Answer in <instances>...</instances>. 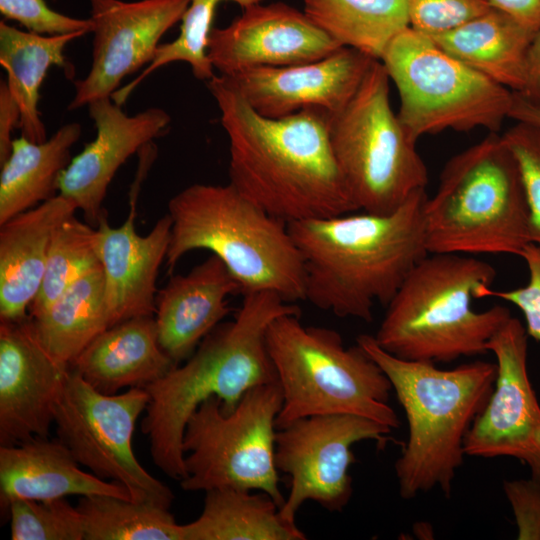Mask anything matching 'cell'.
Returning a JSON list of instances; mask_svg holds the SVG:
<instances>
[{"instance_id": "obj_1", "label": "cell", "mask_w": 540, "mask_h": 540, "mask_svg": "<svg viewBox=\"0 0 540 540\" xmlns=\"http://www.w3.org/2000/svg\"><path fill=\"white\" fill-rule=\"evenodd\" d=\"M207 87L229 142V183L244 196L286 223L359 210L331 145L332 114L309 108L268 118L223 75Z\"/></svg>"}, {"instance_id": "obj_2", "label": "cell", "mask_w": 540, "mask_h": 540, "mask_svg": "<svg viewBox=\"0 0 540 540\" xmlns=\"http://www.w3.org/2000/svg\"><path fill=\"white\" fill-rule=\"evenodd\" d=\"M425 189L387 214L363 211L287 223L305 268V300L334 315L372 320L427 254Z\"/></svg>"}, {"instance_id": "obj_3", "label": "cell", "mask_w": 540, "mask_h": 540, "mask_svg": "<svg viewBox=\"0 0 540 540\" xmlns=\"http://www.w3.org/2000/svg\"><path fill=\"white\" fill-rule=\"evenodd\" d=\"M284 314L300 309L273 292L243 295L232 320L220 323L188 359L144 387L150 400L142 432L154 464L167 476L179 481L186 476L183 436L200 404L217 397L229 412L249 389L277 381L266 332Z\"/></svg>"}, {"instance_id": "obj_4", "label": "cell", "mask_w": 540, "mask_h": 540, "mask_svg": "<svg viewBox=\"0 0 540 540\" xmlns=\"http://www.w3.org/2000/svg\"><path fill=\"white\" fill-rule=\"evenodd\" d=\"M356 342L386 374L407 419L408 438L395 463L400 496L412 499L439 488L450 497L466 456V434L492 393L496 363L440 369L388 353L373 335L361 334Z\"/></svg>"}, {"instance_id": "obj_5", "label": "cell", "mask_w": 540, "mask_h": 540, "mask_svg": "<svg viewBox=\"0 0 540 540\" xmlns=\"http://www.w3.org/2000/svg\"><path fill=\"white\" fill-rule=\"evenodd\" d=\"M495 279V268L484 260L428 253L386 305L375 341L400 359L435 364L487 353L511 313L501 305L477 311L472 303Z\"/></svg>"}, {"instance_id": "obj_6", "label": "cell", "mask_w": 540, "mask_h": 540, "mask_svg": "<svg viewBox=\"0 0 540 540\" xmlns=\"http://www.w3.org/2000/svg\"><path fill=\"white\" fill-rule=\"evenodd\" d=\"M171 219L166 265L172 269L193 250L217 256L241 294L273 292L305 300V268L288 225L244 196L231 183H195L168 202Z\"/></svg>"}, {"instance_id": "obj_7", "label": "cell", "mask_w": 540, "mask_h": 540, "mask_svg": "<svg viewBox=\"0 0 540 540\" xmlns=\"http://www.w3.org/2000/svg\"><path fill=\"white\" fill-rule=\"evenodd\" d=\"M428 253L518 255L530 243L516 160L498 132L451 157L423 208Z\"/></svg>"}, {"instance_id": "obj_8", "label": "cell", "mask_w": 540, "mask_h": 540, "mask_svg": "<svg viewBox=\"0 0 540 540\" xmlns=\"http://www.w3.org/2000/svg\"><path fill=\"white\" fill-rule=\"evenodd\" d=\"M266 345L283 394L277 429L325 414L400 426L388 403L393 389L386 374L361 346L346 347L337 331L304 325L300 314H284L269 325Z\"/></svg>"}, {"instance_id": "obj_9", "label": "cell", "mask_w": 540, "mask_h": 540, "mask_svg": "<svg viewBox=\"0 0 540 540\" xmlns=\"http://www.w3.org/2000/svg\"><path fill=\"white\" fill-rule=\"evenodd\" d=\"M389 76L373 60L348 104L331 116L330 140L359 210L387 214L428 183L426 165L394 113Z\"/></svg>"}, {"instance_id": "obj_10", "label": "cell", "mask_w": 540, "mask_h": 540, "mask_svg": "<svg viewBox=\"0 0 540 540\" xmlns=\"http://www.w3.org/2000/svg\"><path fill=\"white\" fill-rule=\"evenodd\" d=\"M380 61L398 91V118L416 142L447 129L498 132L509 118L513 91L410 26L392 40Z\"/></svg>"}, {"instance_id": "obj_11", "label": "cell", "mask_w": 540, "mask_h": 540, "mask_svg": "<svg viewBox=\"0 0 540 540\" xmlns=\"http://www.w3.org/2000/svg\"><path fill=\"white\" fill-rule=\"evenodd\" d=\"M282 403L281 386L274 381L249 389L229 412L217 397L200 404L184 431L182 489L257 490L281 507L285 498L275 464V436Z\"/></svg>"}, {"instance_id": "obj_12", "label": "cell", "mask_w": 540, "mask_h": 540, "mask_svg": "<svg viewBox=\"0 0 540 540\" xmlns=\"http://www.w3.org/2000/svg\"><path fill=\"white\" fill-rule=\"evenodd\" d=\"M150 397L144 387L106 394L71 366L57 398L53 423L58 439L77 462L102 479L125 486L132 500L170 508L174 494L137 460L133 435Z\"/></svg>"}, {"instance_id": "obj_13", "label": "cell", "mask_w": 540, "mask_h": 540, "mask_svg": "<svg viewBox=\"0 0 540 540\" xmlns=\"http://www.w3.org/2000/svg\"><path fill=\"white\" fill-rule=\"evenodd\" d=\"M392 430L354 414L314 415L277 429L275 464L289 479V493L280 507L284 519L295 523L299 508L308 500L329 512H342L353 494L352 446L375 441L384 448L392 440Z\"/></svg>"}, {"instance_id": "obj_14", "label": "cell", "mask_w": 540, "mask_h": 540, "mask_svg": "<svg viewBox=\"0 0 540 540\" xmlns=\"http://www.w3.org/2000/svg\"><path fill=\"white\" fill-rule=\"evenodd\" d=\"M496 358L492 393L464 440L466 456L512 457L540 482V405L528 370L525 326L510 317L487 344Z\"/></svg>"}, {"instance_id": "obj_15", "label": "cell", "mask_w": 540, "mask_h": 540, "mask_svg": "<svg viewBox=\"0 0 540 540\" xmlns=\"http://www.w3.org/2000/svg\"><path fill=\"white\" fill-rule=\"evenodd\" d=\"M92 63L75 82L68 110L111 95L124 77L153 59L161 37L182 19L190 0H88Z\"/></svg>"}, {"instance_id": "obj_16", "label": "cell", "mask_w": 540, "mask_h": 540, "mask_svg": "<svg viewBox=\"0 0 540 540\" xmlns=\"http://www.w3.org/2000/svg\"><path fill=\"white\" fill-rule=\"evenodd\" d=\"M342 47L303 11L286 3H256L223 28H213L207 55L222 75L258 67L303 64Z\"/></svg>"}, {"instance_id": "obj_17", "label": "cell", "mask_w": 540, "mask_h": 540, "mask_svg": "<svg viewBox=\"0 0 540 540\" xmlns=\"http://www.w3.org/2000/svg\"><path fill=\"white\" fill-rule=\"evenodd\" d=\"M70 366L56 361L30 321H0V444L47 438Z\"/></svg>"}, {"instance_id": "obj_18", "label": "cell", "mask_w": 540, "mask_h": 540, "mask_svg": "<svg viewBox=\"0 0 540 540\" xmlns=\"http://www.w3.org/2000/svg\"><path fill=\"white\" fill-rule=\"evenodd\" d=\"M373 60L342 46L316 61L223 76L262 116L282 118L309 108L334 115L354 96Z\"/></svg>"}, {"instance_id": "obj_19", "label": "cell", "mask_w": 540, "mask_h": 540, "mask_svg": "<svg viewBox=\"0 0 540 540\" xmlns=\"http://www.w3.org/2000/svg\"><path fill=\"white\" fill-rule=\"evenodd\" d=\"M87 106L96 137L72 158L60 176L58 191L75 203L89 224L97 226L106 216L103 201L119 167L160 136L171 117L157 107L129 116L111 97L96 99Z\"/></svg>"}, {"instance_id": "obj_20", "label": "cell", "mask_w": 540, "mask_h": 540, "mask_svg": "<svg viewBox=\"0 0 540 540\" xmlns=\"http://www.w3.org/2000/svg\"><path fill=\"white\" fill-rule=\"evenodd\" d=\"M171 219L161 217L146 235L135 228V199L125 222L112 227L107 216L96 226V251L104 274V295L111 326L137 316H153L156 282L166 260Z\"/></svg>"}, {"instance_id": "obj_21", "label": "cell", "mask_w": 540, "mask_h": 540, "mask_svg": "<svg viewBox=\"0 0 540 540\" xmlns=\"http://www.w3.org/2000/svg\"><path fill=\"white\" fill-rule=\"evenodd\" d=\"M235 294H241L240 285L213 254L187 274L172 276L157 293L158 341L176 365L230 313L228 297Z\"/></svg>"}, {"instance_id": "obj_22", "label": "cell", "mask_w": 540, "mask_h": 540, "mask_svg": "<svg viewBox=\"0 0 540 540\" xmlns=\"http://www.w3.org/2000/svg\"><path fill=\"white\" fill-rule=\"evenodd\" d=\"M72 495L132 500L122 484L82 470L59 439L34 438L0 447V506L4 513L17 499L43 501Z\"/></svg>"}, {"instance_id": "obj_23", "label": "cell", "mask_w": 540, "mask_h": 540, "mask_svg": "<svg viewBox=\"0 0 540 540\" xmlns=\"http://www.w3.org/2000/svg\"><path fill=\"white\" fill-rule=\"evenodd\" d=\"M76 210L72 200L58 194L0 225V321L30 317L52 234Z\"/></svg>"}, {"instance_id": "obj_24", "label": "cell", "mask_w": 540, "mask_h": 540, "mask_svg": "<svg viewBox=\"0 0 540 540\" xmlns=\"http://www.w3.org/2000/svg\"><path fill=\"white\" fill-rule=\"evenodd\" d=\"M106 394L146 387L177 366L158 341L154 316L117 323L94 338L70 365Z\"/></svg>"}, {"instance_id": "obj_25", "label": "cell", "mask_w": 540, "mask_h": 540, "mask_svg": "<svg viewBox=\"0 0 540 540\" xmlns=\"http://www.w3.org/2000/svg\"><path fill=\"white\" fill-rule=\"evenodd\" d=\"M535 34L508 14L491 7L457 28L431 38L469 67L519 92Z\"/></svg>"}, {"instance_id": "obj_26", "label": "cell", "mask_w": 540, "mask_h": 540, "mask_svg": "<svg viewBox=\"0 0 540 540\" xmlns=\"http://www.w3.org/2000/svg\"><path fill=\"white\" fill-rule=\"evenodd\" d=\"M81 126L72 122L49 139L33 142L21 136L13 141L0 173V225L56 196L59 179L71 162V149Z\"/></svg>"}, {"instance_id": "obj_27", "label": "cell", "mask_w": 540, "mask_h": 540, "mask_svg": "<svg viewBox=\"0 0 540 540\" xmlns=\"http://www.w3.org/2000/svg\"><path fill=\"white\" fill-rule=\"evenodd\" d=\"M201 514L181 525V540H305L268 494L236 488L205 492Z\"/></svg>"}, {"instance_id": "obj_28", "label": "cell", "mask_w": 540, "mask_h": 540, "mask_svg": "<svg viewBox=\"0 0 540 540\" xmlns=\"http://www.w3.org/2000/svg\"><path fill=\"white\" fill-rule=\"evenodd\" d=\"M85 34L41 35L19 30L0 21V64L7 86L17 102L22 136L33 142L47 139L38 110L40 86L52 66L71 70L64 56L66 45Z\"/></svg>"}, {"instance_id": "obj_29", "label": "cell", "mask_w": 540, "mask_h": 540, "mask_svg": "<svg viewBox=\"0 0 540 540\" xmlns=\"http://www.w3.org/2000/svg\"><path fill=\"white\" fill-rule=\"evenodd\" d=\"M30 321L45 350L59 363L70 366L94 338L111 327L101 264Z\"/></svg>"}, {"instance_id": "obj_30", "label": "cell", "mask_w": 540, "mask_h": 540, "mask_svg": "<svg viewBox=\"0 0 540 540\" xmlns=\"http://www.w3.org/2000/svg\"><path fill=\"white\" fill-rule=\"evenodd\" d=\"M309 20L339 45L381 60L409 27L407 0H303Z\"/></svg>"}, {"instance_id": "obj_31", "label": "cell", "mask_w": 540, "mask_h": 540, "mask_svg": "<svg viewBox=\"0 0 540 540\" xmlns=\"http://www.w3.org/2000/svg\"><path fill=\"white\" fill-rule=\"evenodd\" d=\"M84 540H181L168 508L110 495L81 497Z\"/></svg>"}, {"instance_id": "obj_32", "label": "cell", "mask_w": 540, "mask_h": 540, "mask_svg": "<svg viewBox=\"0 0 540 540\" xmlns=\"http://www.w3.org/2000/svg\"><path fill=\"white\" fill-rule=\"evenodd\" d=\"M98 265L96 228L70 216L52 234L43 279L29 316L42 313L70 285Z\"/></svg>"}, {"instance_id": "obj_33", "label": "cell", "mask_w": 540, "mask_h": 540, "mask_svg": "<svg viewBox=\"0 0 540 540\" xmlns=\"http://www.w3.org/2000/svg\"><path fill=\"white\" fill-rule=\"evenodd\" d=\"M223 1H232L245 8L263 0H190L181 19L178 37L159 44L148 66L129 84L117 89L111 95L112 100L121 106L151 73L174 62L187 63L197 79L210 80L214 73L207 55L208 40L216 7Z\"/></svg>"}, {"instance_id": "obj_34", "label": "cell", "mask_w": 540, "mask_h": 540, "mask_svg": "<svg viewBox=\"0 0 540 540\" xmlns=\"http://www.w3.org/2000/svg\"><path fill=\"white\" fill-rule=\"evenodd\" d=\"M7 513L12 540H84L82 516L65 498L17 499Z\"/></svg>"}, {"instance_id": "obj_35", "label": "cell", "mask_w": 540, "mask_h": 540, "mask_svg": "<svg viewBox=\"0 0 540 540\" xmlns=\"http://www.w3.org/2000/svg\"><path fill=\"white\" fill-rule=\"evenodd\" d=\"M502 137L520 172L529 209L530 241L540 245V127L516 122Z\"/></svg>"}, {"instance_id": "obj_36", "label": "cell", "mask_w": 540, "mask_h": 540, "mask_svg": "<svg viewBox=\"0 0 540 540\" xmlns=\"http://www.w3.org/2000/svg\"><path fill=\"white\" fill-rule=\"evenodd\" d=\"M490 8L486 0H407L409 26L430 37L449 32Z\"/></svg>"}, {"instance_id": "obj_37", "label": "cell", "mask_w": 540, "mask_h": 540, "mask_svg": "<svg viewBox=\"0 0 540 540\" xmlns=\"http://www.w3.org/2000/svg\"><path fill=\"white\" fill-rule=\"evenodd\" d=\"M0 12L29 32L41 35L87 34L92 31V21L73 18L48 7L45 0H0Z\"/></svg>"}, {"instance_id": "obj_38", "label": "cell", "mask_w": 540, "mask_h": 540, "mask_svg": "<svg viewBox=\"0 0 540 540\" xmlns=\"http://www.w3.org/2000/svg\"><path fill=\"white\" fill-rule=\"evenodd\" d=\"M519 256L528 269L527 284L505 291L484 287L478 291L476 299L493 297L515 305L524 316L528 337L540 342V245L528 243Z\"/></svg>"}, {"instance_id": "obj_39", "label": "cell", "mask_w": 540, "mask_h": 540, "mask_svg": "<svg viewBox=\"0 0 540 540\" xmlns=\"http://www.w3.org/2000/svg\"><path fill=\"white\" fill-rule=\"evenodd\" d=\"M503 491L512 508L518 540H540V482L505 480Z\"/></svg>"}, {"instance_id": "obj_40", "label": "cell", "mask_w": 540, "mask_h": 540, "mask_svg": "<svg viewBox=\"0 0 540 540\" xmlns=\"http://www.w3.org/2000/svg\"><path fill=\"white\" fill-rule=\"evenodd\" d=\"M20 108L9 91L6 82L0 84V165L9 157L14 139L13 131L19 127Z\"/></svg>"}, {"instance_id": "obj_41", "label": "cell", "mask_w": 540, "mask_h": 540, "mask_svg": "<svg viewBox=\"0 0 540 540\" xmlns=\"http://www.w3.org/2000/svg\"><path fill=\"white\" fill-rule=\"evenodd\" d=\"M516 21L537 33L540 31V0H486Z\"/></svg>"}, {"instance_id": "obj_42", "label": "cell", "mask_w": 540, "mask_h": 540, "mask_svg": "<svg viewBox=\"0 0 540 540\" xmlns=\"http://www.w3.org/2000/svg\"><path fill=\"white\" fill-rule=\"evenodd\" d=\"M516 93L540 106V31L535 34L529 47L523 85Z\"/></svg>"}, {"instance_id": "obj_43", "label": "cell", "mask_w": 540, "mask_h": 540, "mask_svg": "<svg viewBox=\"0 0 540 540\" xmlns=\"http://www.w3.org/2000/svg\"><path fill=\"white\" fill-rule=\"evenodd\" d=\"M509 118L540 127V106L513 92Z\"/></svg>"}]
</instances>
